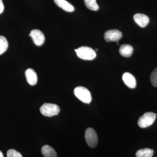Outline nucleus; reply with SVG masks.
Wrapping results in <instances>:
<instances>
[{"mask_svg":"<svg viewBox=\"0 0 157 157\" xmlns=\"http://www.w3.org/2000/svg\"><path fill=\"white\" fill-rule=\"evenodd\" d=\"M134 48L129 44H124L121 45L119 48V52L122 56L129 57L132 55Z\"/></svg>","mask_w":157,"mask_h":157,"instance_id":"f8f14e48","label":"nucleus"},{"mask_svg":"<svg viewBox=\"0 0 157 157\" xmlns=\"http://www.w3.org/2000/svg\"><path fill=\"white\" fill-rule=\"evenodd\" d=\"M122 37V33L117 29L109 30L104 34V39L107 42L118 41Z\"/></svg>","mask_w":157,"mask_h":157,"instance_id":"423d86ee","label":"nucleus"},{"mask_svg":"<svg viewBox=\"0 0 157 157\" xmlns=\"http://www.w3.org/2000/svg\"><path fill=\"white\" fill-rule=\"evenodd\" d=\"M44 157H57V153L54 149L48 145H44L41 150Z\"/></svg>","mask_w":157,"mask_h":157,"instance_id":"ddd939ff","label":"nucleus"},{"mask_svg":"<svg viewBox=\"0 0 157 157\" xmlns=\"http://www.w3.org/2000/svg\"><path fill=\"white\" fill-rule=\"evenodd\" d=\"M4 10V6L3 5L2 1L0 0V14H2Z\"/></svg>","mask_w":157,"mask_h":157,"instance_id":"6ab92c4d","label":"nucleus"},{"mask_svg":"<svg viewBox=\"0 0 157 157\" xmlns=\"http://www.w3.org/2000/svg\"><path fill=\"white\" fill-rule=\"evenodd\" d=\"M86 141L89 146L91 148H94L98 144V139L97 133L94 129L88 128L86 129L85 134Z\"/></svg>","mask_w":157,"mask_h":157,"instance_id":"39448f33","label":"nucleus"},{"mask_svg":"<svg viewBox=\"0 0 157 157\" xmlns=\"http://www.w3.org/2000/svg\"><path fill=\"white\" fill-rule=\"evenodd\" d=\"M40 111L42 115L51 117L57 115L60 112V108L56 104L45 103L40 107Z\"/></svg>","mask_w":157,"mask_h":157,"instance_id":"7ed1b4c3","label":"nucleus"},{"mask_svg":"<svg viewBox=\"0 0 157 157\" xmlns=\"http://www.w3.org/2000/svg\"><path fill=\"white\" fill-rule=\"evenodd\" d=\"M0 157H4L3 156V153L2 152L0 151Z\"/></svg>","mask_w":157,"mask_h":157,"instance_id":"aec40b11","label":"nucleus"},{"mask_svg":"<svg viewBox=\"0 0 157 157\" xmlns=\"http://www.w3.org/2000/svg\"><path fill=\"white\" fill-rule=\"evenodd\" d=\"M7 157H22L19 152L14 149H10L7 151Z\"/></svg>","mask_w":157,"mask_h":157,"instance_id":"a211bd4d","label":"nucleus"},{"mask_svg":"<svg viewBox=\"0 0 157 157\" xmlns=\"http://www.w3.org/2000/svg\"><path fill=\"white\" fill-rule=\"evenodd\" d=\"M9 44L6 37L0 36V55L4 53L8 48Z\"/></svg>","mask_w":157,"mask_h":157,"instance_id":"dca6fc26","label":"nucleus"},{"mask_svg":"<svg viewBox=\"0 0 157 157\" xmlns=\"http://www.w3.org/2000/svg\"><path fill=\"white\" fill-rule=\"evenodd\" d=\"M29 36L33 39L34 43L37 46H41L45 42V36L43 33L39 30L34 29L31 31Z\"/></svg>","mask_w":157,"mask_h":157,"instance_id":"0eeeda50","label":"nucleus"},{"mask_svg":"<svg viewBox=\"0 0 157 157\" xmlns=\"http://www.w3.org/2000/svg\"><path fill=\"white\" fill-rule=\"evenodd\" d=\"M157 114L153 112H147L139 118L138 125L140 128H146L151 125L154 122Z\"/></svg>","mask_w":157,"mask_h":157,"instance_id":"20e7f679","label":"nucleus"},{"mask_svg":"<svg viewBox=\"0 0 157 157\" xmlns=\"http://www.w3.org/2000/svg\"><path fill=\"white\" fill-rule=\"evenodd\" d=\"M85 5L88 9L92 11L99 10V7L96 0H84Z\"/></svg>","mask_w":157,"mask_h":157,"instance_id":"2eb2a0df","label":"nucleus"},{"mask_svg":"<svg viewBox=\"0 0 157 157\" xmlns=\"http://www.w3.org/2000/svg\"><path fill=\"white\" fill-rule=\"evenodd\" d=\"M154 151L150 148H144L139 150L136 152L137 157H152L154 155Z\"/></svg>","mask_w":157,"mask_h":157,"instance_id":"4468645a","label":"nucleus"},{"mask_svg":"<svg viewBox=\"0 0 157 157\" xmlns=\"http://www.w3.org/2000/svg\"><path fill=\"white\" fill-rule=\"evenodd\" d=\"M151 84L155 87H157V68L152 72L150 77Z\"/></svg>","mask_w":157,"mask_h":157,"instance_id":"f3484780","label":"nucleus"},{"mask_svg":"<svg viewBox=\"0 0 157 157\" xmlns=\"http://www.w3.org/2000/svg\"><path fill=\"white\" fill-rule=\"evenodd\" d=\"M75 96L80 101L85 104H89L92 101V97L90 91L83 86H77L74 90Z\"/></svg>","mask_w":157,"mask_h":157,"instance_id":"f03ea898","label":"nucleus"},{"mask_svg":"<svg viewBox=\"0 0 157 157\" xmlns=\"http://www.w3.org/2000/svg\"><path fill=\"white\" fill-rule=\"evenodd\" d=\"M57 6L68 12H72L75 10L73 5L66 0H54Z\"/></svg>","mask_w":157,"mask_h":157,"instance_id":"9b49d317","label":"nucleus"},{"mask_svg":"<svg viewBox=\"0 0 157 157\" xmlns=\"http://www.w3.org/2000/svg\"><path fill=\"white\" fill-rule=\"evenodd\" d=\"M25 74L27 81L29 84L32 86L36 84L38 81V77L36 73L33 69H27L26 70Z\"/></svg>","mask_w":157,"mask_h":157,"instance_id":"9d476101","label":"nucleus"},{"mask_svg":"<svg viewBox=\"0 0 157 157\" xmlns=\"http://www.w3.org/2000/svg\"><path fill=\"white\" fill-rule=\"evenodd\" d=\"M77 56L79 58L86 60H92L96 57L95 51L87 46H82L75 49Z\"/></svg>","mask_w":157,"mask_h":157,"instance_id":"f257e3e1","label":"nucleus"},{"mask_svg":"<svg viewBox=\"0 0 157 157\" xmlns=\"http://www.w3.org/2000/svg\"><path fill=\"white\" fill-rule=\"evenodd\" d=\"M134 19L135 22L142 28L146 27L149 22V18L148 16L141 13L135 14L134 16Z\"/></svg>","mask_w":157,"mask_h":157,"instance_id":"6e6552de","label":"nucleus"},{"mask_svg":"<svg viewBox=\"0 0 157 157\" xmlns=\"http://www.w3.org/2000/svg\"><path fill=\"white\" fill-rule=\"evenodd\" d=\"M122 79L124 84L130 88L134 89L136 87V79L131 73L127 72L124 73L122 76Z\"/></svg>","mask_w":157,"mask_h":157,"instance_id":"1a4fd4ad","label":"nucleus"}]
</instances>
